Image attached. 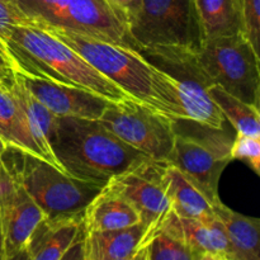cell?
Instances as JSON below:
<instances>
[{"instance_id": "1", "label": "cell", "mask_w": 260, "mask_h": 260, "mask_svg": "<svg viewBox=\"0 0 260 260\" xmlns=\"http://www.w3.org/2000/svg\"><path fill=\"white\" fill-rule=\"evenodd\" d=\"M132 99L173 119L187 118L174 80L132 48L65 30H47Z\"/></svg>"}, {"instance_id": "2", "label": "cell", "mask_w": 260, "mask_h": 260, "mask_svg": "<svg viewBox=\"0 0 260 260\" xmlns=\"http://www.w3.org/2000/svg\"><path fill=\"white\" fill-rule=\"evenodd\" d=\"M4 46L23 75L86 89L111 102L131 98L75 50L32 23L15 27Z\"/></svg>"}, {"instance_id": "3", "label": "cell", "mask_w": 260, "mask_h": 260, "mask_svg": "<svg viewBox=\"0 0 260 260\" xmlns=\"http://www.w3.org/2000/svg\"><path fill=\"white\" fill-rule=\"evenodd\" d=\"M51 150L65 173L106 185L111 178L150 161L98 119L57 117Z\"/></svg>"}, {"instance_id": "4", "label": "cell", "mask_w": 260, "mask_h": 260, "mask_svg": "<svg viewBox=\"0 0 260 260\" xmlns=\"http://www.w3.org/2000/svg\"><path fill=\"white\" fill-rule=\"evenodd\" d=\"M0 160L47 217L83 213L104 187L71 177L42 157L17 147H5Z\"/></svg>"}, {"instance_id": "5", "label": "cell", "mask_w": 260, "mask_h": 260, "mask_svg": "<svg viewBox=\"0 0 260 260\" xmlns=\"http://www.w3.org/2000/svg\"><path fill=\"white\" fill-rule=\"evenodd\" d=\"M32 24L65 30L137 51L127 15L112 0H14Z\"/></svg>"}, {"instance_id": "6", "label": "cell", "mask_w": 260, "mask_h": 260, "mask_svg": "<svg viewBox=\"0 0 260 260\" xmlns=\"http://www.w3.org/2000/svg\"><path fill=\"white\" fill-rule=\"evenodd\" d=\"M174 146L168 162L183 173L211 205L220 202L218 183L231 161L233 140L223 128H212L188 118L174 119Z\"/></svg>"}, {"instance_id": "7", "label": "cell", "mask_w": 260, "mask_h": 260, "mask_svg": "<svg viewBox=\"0 0 260 260\" xmlns=\"http://www.w3.org/2000/svg\"><path fill=\"white\" fill-rule=\"evenodd\" d=\"M126 15L137 50L180 47L198 52L206 40L194 0H140Z\"/></svg>"}, {"instance_id": "8", "label": "cell", "mask_w": 260, "mask_h": 260, "mask_svg": "<svg viewBox=\"0 0 260 260\" xmlns=\"http://www.w3.org/2000/svg\"><path fill=\"white\" fill-rule=\"evenodd\" d=\"M137 52L174 80L188 119L223 128L225 117L210 95L216 83L201 65L197 52L180 47L140 48Z\"/></svg>"}, {"instance_id": "9", "label": "cell", "mask_w": 260, "mask_h": 260, "mask_svg": "<svg viewBox=\"0 0 260 260\" xmlns=\"http://www.w3.org/2000/svg\"><path fill=\"white\" fill-rule=\"evenodd\" d=\"M197 56L216 85L259 108V53L243 33L205 40Z\"/></svg>"}, {"instance_id": "10", "label": "cell", "mask_w": 260, "mask_h": 260, "mask_svg": "<svg viewBox=\"0 0 260 260\" xmlns=\"http://www.w3.org/2000/svg\"><path fill=\"white\" fill-rule=\"evenodd\" d=\"M129 146L157 162H168L175 139L174 119L135 99L108 102L98 119Z\"/></svg>"}, {"instance_id": "11", "label": "cell", "mask_w": 260, "mask_h": 260, "mask_svg": "<svg viewBox=\"0 0 260 260\" xmlns=\"http://www.w3.org/2000/svg\"><path fill=\"white\" fill-rule=\"evenodd\" d=\"M106 184L134 206L140 222L145 226L144 235L157 230L172 211V202L161 178V162L150 160L111 178Z\"/></svg>"}, {"instance_id": "12", "label": "cell", "mask_w": 260, "mask_h": 260, "mask_svg": "<svg viewBox=\"0 0 260 260\" xmlns=\"http://www.w3.org/2000/svg\"><path fill=\"white\" fill-rule=\"evenodd\" d=\"M42 217L41 208L0 160V222L5 260L22 258L28 238Z\"/></svg>"}, {"instance_id": "13", "label": "cell", "mask_w": 260, "mask_h": 260, "mask_svg": "<svg viewBox=\"0 0 260 260\" xmlns=\"http://www.w3.org/2000/svg\"><path fill=\"white\" fill-rule=\"evenodd\" d=\"M25 88L57 117L99 119L103 114L108 99L89 91L46 79L32 78L15 71Z\"/></svg>"}, {"instance_id": "14", "label": "cell", "mask_w": 260, "mask_h": 260, "mask_svg": "<svg viewBox=\"0 0 260 260\" xmlns=\"http://www.w3.org/2000/svg\"><path fill=\"white\" fill-rule=\"evenodd\" d=\"M161 226L182 239L193 260H233L225 230L216 215L208 218H190L177 215L172 210Z\"/></svg>"}, {"instance_id": "15", "label": "cell", "mask_w": 260, "mask_h": 260, "mask_svg": "<svg viewBox=\"0 0 260 260\" xmlns=\"http://www.w3.org/2000/svg\"><path fill=\"white\" fill-rule=\"evenodd\" d=\"M83 213L47 217L36 225L28 238L23 258L30 260H62L69 249L84 238Z\"/></svg>"}, {"instance_id": "16", "label": "cell", "mask_w": 260, "mask_h": 260, "mask_svg": "<svg viewBox=\"0 0 260 260\" xmlns=\"http://www.w3.org/2000/svg\"><path fill=\"white\" fill-rule=\"evenodd\" d=\"M137 222H140V216L134 206L107 184L89 202L83 212L85 234L128 228Z\"/></svg>"}, {"instance_id": "17", "label": "cell", "mask_w": 260, "mask_h": 260, "mask_svg": "<svg viewBox=\"0 0 260 260\" xmlns=\"http://www.w3.org/2000/svg\"><path fill=\"white\" fill-rule=\"evenodd\" d=\"M144 234L145 226L141 222L84 234V260H134Z\"/></svg>"}, {"instance_id": "18", "label": "cell", "mask_w": 260, "mask_h": 260, "mask_svg": "<svg viewBox=\"0 0 260 260\" xmlns=\"http://www.w3.org/2000/svg\"><path fill=\"white\" fill-rule=\"evenodd\" d=\"M13 94L19 102L22 111L24 113L25 122H27L28 129L32 135L33 140L42 151L43 157L46 161L52 164L57 169L62 170L58 161L56 160L52 150H51V141L53 139L56 128V121L57 116L52 113L50 109L46 108L22 83L18 75L15 74L14 81L10 84ZM63 172V170H62Z\"/></svg>"}, {"instance_id": "19", "label": "cell", "mask_w": 260, "mask_h": 260, "mask_svg": "<svg viewBox=\"0 0 260 260\" xmlns=\"http://www.w3.org/2000/svg\"><path fill=\"white\" fill-rule=\"evenodd\" d=\"M230 244L233 260L260 259V220L235 212L222 202L212 206Z\"/></svg>"}, {"instance_id": "20", "label": "cell", "mask_w": 260, "mask_h": 260, "mask_svg": "<svg viewBox=\"0 0 260 260\" xmlns=\"http://www.w3.org/2000/svg\"><path fill=\"white\" fill-rule=\"evenodd\" d=\"M161 178L172 210L177 215L190 218H208L215 215L212 205L174 165L161 162Z\"/></svg>"}, {"instance_id": "21", "label": "cell", "mask_w": 260, "mask_h": 260, "mask_svg": "<svg viewBox=\"0 0 260 260\" xmlns=\"http://www.w3.org/2000/svg\"><path fill=\"white\" fill-rule=\"evenodd\" d=\"M0 139L7 146L17 147L45 160L28 129L19 102L13 94L10 85L4 83H0Z\"/></svg>"}, {"instance_id": "22", "label": "cell", "mask_w": 260, "mask_h": 260, "mask_svg": "<svg viewBox=\"0 0 260 260\" xmlns=\"http://www.w3.org/2000/svg\"><path fill=\"white\" fill-rule=\"evenodd\" d=\"M206 40L241 33L236 0H194Z\"/></svg>"}, {"instance_id": "23", "label": "cell", "mask_w": 260, "mask_h": 260, "mask_svg": "<svg viewBox=\"0 0 260 260\" xmlns=\"http://www.w3.org/2000/svg\"><path fill=\"white\" fill-rule=\"evenodd\" d=\"M210 95L223 117L230 121L238 134L260 137V114L258 107L240 101L216 84L210 89Z\"/></svg>"}, {"instance_id": "24", "label": "cell", "mask_w": 260, "mask_h": 260, "mask_svg": "<svg viewBox=\"0 0 260 260\" xmlns=\"http://www.w3.org/2000/svg\"><path fill=\"white\" fill-rule=\"evenodd\" d=\"M134 260H193V256L177 234L160 226L144 235Z\"/></svg>"}, {"instance_id": "25", "label": "cell", "mask_w": 260, "mask_h": 260, "mask_svg": "<svg viewBox=\"0 0 260 260\" xmlns=\"http://www.w3.org/2000/svg\"><path fill=\"white\" fill-rule=\"evenodd\" d=\"M231 160H241L260 175V137L236 134L230 147Z\"/></svg>"}, {"instance_id": "26", "label": "cell", "mask_w": 260, "mask_h": 260, "mask_svg": "<svg viewBox=\"0 0 260 260\" xmlns=\"http://www.w3.org/2000/svg\"><path fill=\"white\" fill-rule=\"evenodd\" d=\"M241 18V33L259 53L260 0H236Z\"/></svg>"}, {"instance_id": "27", "label": "cell", "mask_w": 260, "mask_h": 260, "mask_svg": "<svg viewBox=\"0 0 260 260\" xmlns=\"http://www.w3.org/2000/svg\"><path fill=\"white\" fill-rule=\"evenodd\" d=\"M30 23L32 22L20 12L14 0H0V42L3 45L15 27Z\"/></svg>"}, {"instance_id": "28", "label": "cell", "mask_w": 260, "mask_h": 260, "mask_svg": "<svg viewBox=\"0 0 260 260\" xmlns=\"http://www.w3.org/2000/svg\"><path fill=\"white\" fill-rule=\"evenodd\" d=\"M15 78V69L8 55L5 46L0 42V83H4L7 85L14 81Z\"/></svg>"}, {"instance_id": "29", "label": "cell", "mask_w": 260, "mask_h": 260, "mask_svg": "<svg viewBox=\"0 0 260 260\" xmlns=\"http://www.w3.org/2000/svg\"><path fill=\"white\" fill-rule=\"evenodd\" d=\"M112 3L117 5L118 8H121L126 14L134 12L140 4V0H112Z\"/></svg>"}, {"instance_id": "30", "label": "cell", "mask_w": 260, "mask_h": 260, "mask_svg": "<svg viewBox=\"0 0 260 260\" xmlns=\"http://www.w3.org/2000/svg\"><path fill=\"white\" fill-rule=\"evenodd\" d=\"M0 260H5V256H4V239H3L2 222H0Z\"/></svg>"}, {"instance_id": "31", "label": "cell", "mask_w": 260, "mask_h": 260, "mask_svg": "<svg viewBox=\"0 0 260 260\" xmlns=\"http://www.w3.org/2000/svg\"><path fill=\"white\" fill-rule=\"evenodd\" d=\"M5 147H7V145H5V142L3 141L2 139H0V156H2V154H3V152H4Z\"/></svg>"}]
</instances>
